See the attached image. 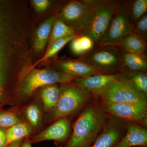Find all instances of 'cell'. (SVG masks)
Returning <instances> with one entry per match:
<instances>
[{
	"label": "cell",
	"mask_w": 147,
	"mask_h": 147,
	"mask_svg": "<svg viewBox=\"0 0 147 147\" xmlns=\"http://www.w3.org/2000/svg\"><path fill=\"white\" fill-rule=\"evenodd\" d=\"M100 108L92 105L76 119L73 132L65 147H90L100 134L107 120Z\"/></svg>",
	"instance_id": "1"
},
{
	"label": "cell",
	"mask_w": 147,
	"mask_h": 147,
	"mask_svg": "<svg viewBox=\"0 0 147 147\" xmlns=\"http://www.w3.org/2000/svg\"><path fill=\"white\" fill-rule=\"evenodd\" d=\"M129 1H118L117 6L109 27L96 46H120L124 38L132 33Z\"/></svg>",
	"instance_id": "2"
},
{
	"label": "cell",
	"mask_w": 147,
	"mask_h": 147,
	"mask_svg": "<svg viewBox=\"0 0 147 147\" xmlns=\"http://www.w3.org/2000/svg\"><path fill=\"white\" fill-rule=\"evenodd\" d=\"M119 46H95L91 52L78 59L94 67L104 74L129 73L123 66Z\"/></svg>",
	"instance_id": "3"
},
{
	"label": "cell",
	"mask_w": 147,
	"mask_h": 147,
	"mask_svg": "<svg viewBox=\"0 0 147 147\" xmlns=\"http://www.w3.org/2000/svg\"><path fill=\"white\" fill-rule=\"evenodd\" d=\"M91 7L93 16L91 22L82 34L91 38L95 45L107 30L117 6L118 1L86 0Z\"/></svg>",
	"instance_id": "4"
},
{
	"label": "cell",
	"mask_w": 147,
	"mask_h": 147,
	"mask_svg": "<svg viewBox=\"0 0 147 147\" xmlns=\"http://www.w3.org/2000/svg\"><path fill=\"white\" fill-rule=\"evenodd\" d=\"M75 79L62 72L34 69L24 78L19 87L18 92L23 97H28L40 87L58 83L69 84Z\"/></svg>",
	"instance_id": "5"
},
{
	"label": "cell",
	"mask_w": 147,
	"mask_h": 147,
	"mask_svg": "<svg viewBox=\"0 0 147 147\" xmlns=\"http://www.w3.org/2000/svg\"><path fill=\"white\" fill-rule=\"evenodd\" d=\"M99 97L103 103H130L147 105L146 96L137 89L130 79L115 82Z\"/></svg>",
	"instance_id": "6"
},
{
	"label": "cell",
	"mask_w": 147,
	"mask_h": 147,
	"mask_svg": "<svg viewBox=\"0 0 147 147\" xmlns=\"http://www.w3.org/2000/svg\"><path fill=\"white\" fill-rule=\"evenodd\" d=\"M92 16L91 7L86 0H83L67 3L62 9L58 18L80 35L88 28Z\"/></svg>",
	"instance_id": "7"
},
{
	"label": "cell",
	"mask_w": 147,
	"mask_h": 147,
	"mask_svg": "<svg viewBox=\"0 0 147 147\" xmlns=\"http://www.w3.org/2000/svg\"><path fill=\"white\" fill-rule=\"evenodd\" d=\"M90 96L75 85L65 88L61 91L57 103L52 111L51 120L56 121L76 113Z\"/></svg>",
	"instance_id": "8"
},
{
	"label": "cell",
	"mask_w": 147,
	"mask_h": 147,
	"mask_svg": "<svg viewBox=\"0 0 147 147\" xmlns=\"http://www.w3.org/2000/svg\"><path fill=\"white\" fill-rule=\"evenodd\" d=\"M132 73L97 74L84 78H75L74 81L76 86L90 96H99L117 81L131 79Z\"/></svg>",
	"instance_id": "9"
},
{
	"label": "cell",
	"mask_w": 147,
	"mask_h": 147,
	"mask_svg": "<svg viewBox=\"0 0 147 147\" xmlns=\"http://www.w3.org/2000/svg\"><path fill=\"white\" fill-rule=\"evenodd\" d=\"M127 124L125 121L113 116L109 118L90 147H114L125 134Z\"/></svg>",
	"instance_id": "10"
},
{
	"label": "cell",
	"mask_w": 147,
	"mask_h": 147,
	"mask_svg": "<svg viewBox=\"0 0 147 147\" xmlns=\"http://www.w3.org/2000/svg\"><path fill=\"white\" fill-rule=\"evenodd\" d=\"M113 117L125 121L138 122L147 118V105L130 103H104Z\"/></svg>",
	"instance_id": "11"
},
{
	"label": "cell",
	"mask_w": 147,
	"mask_h": 147,
	"mask_svg": "<svg viewBox=\"0 0 147 147\" xmlns=\"http://www.w3.org/2000/svg\"><path fill=\"white\" fill-rule=\"evenodd\" d=\"M71 126L67 117L55 121L50 126L37 134L32 139L34 142L53 140L59 142H64L69 136Z\"/></svg>",
	"instance_id": "12"
},
{
	"label": "cell",
	"mask_w": 147,
	"mask_h": 147,
	"mask_svg": "<svg viewBox=\"0 0 147 147\" xmlns=\"http://www.w3.org/2000/svg\"><path fill=\"white\" fill-rule=\"evenodd\" d=\"M147 146V130L135 122H129L125 134L114 147Z\"/></svg>",
	"instance_id": "13"
},
{
	"label": "cell",
	"mask_w": 147,
	"mask_h": 147,
	"mask_svg": "<svg viewBox=\"0 0 147 147\" xmlns=\"http://www.w3.org/2000/svg\"><path fill=\"white\" fill-rule=\"evenodd\" d=\"M58 67L62 73L74 78L104 74L94 67L79 59L60 63Z\"/></svg>",
	"instance_id": "14"
},
{
	"label": "cell",
	"mask_w": 147,
	"mask_h": 147,
	"mask_svg": "<svg viewBox=\"0 0 147 147\" xmlns=\"http://www.w3.org/2000/svg\"><path fill=\"white\" fill-rule=\"evenodd\" d=\"M120 58L123 66L129 72H146V54L131 53L121 48Z\"/></svg>",
	"instance_id": "15"
},
{
	"label": "cell",
	"mask_w": 147,
	"mask_h": 147,
	"mask_svg": "<svg viewBox=\"0 0 147 147\" xmlns=\"http://www.w3.org/2000/svg\"><path fill=\"white\" fill-rule=\"evenodd\" d=\"M56 18L55 16L49 17L37 29L33 42L34 48L36 53H40L45 49L49 41L52 27Z\"/></svg>",
	"instance_id": "16"
},
{
	"label": "cell",
	"mask_w": 147,
	"mask_h": 147,
	"mask_svg": "<svg viewBox=\"0 0 147 147\" xmlns=\"http://www.w3.org/2000/svg\"><path fill=\"white\" fill-rule=\"evenodd\" d=\"M60 94L61 91L57 84H52L42 87L40 91V96L45 112L52 111L55 108Z\"/></svg>",
	"instance_id": "17"
},
{
	"label": "cell",
	"mask_w": 147,
	"mask_h": 147,
	"mask_svg": "<svg viewBox=\"0 0 147 147\" xmlns=\"http://www.w3.org/2000/svg\"><path fill=\"white\" fill-rule=\"evenodd\" d=\"M120 47L131 53L146 54L147 41L133 33L124 38Z\"/></svg>",
	"instance_id": "18"
},
{
	"label": "cell",
	"mask_w": 147,
	"mask_h": 147,
	"mask_svg": "<svg viewBox=\"0 0 147 147\" xmlns=\"http://www.w3.org/2000/svg\"><path fill=\"white\" fill-rule=\"evenodd\" d=\"M79 34L71 27L56 17L53 23L49 40L48 48L57 40L69 36L79 35Z\"/></svg>",
	"instance_id": "19"
},
{
	"label": "cell",
	"mask_w": 147,
	"mask_h": 147,
	"mask_svg": "<svg viewBox=\"0 0 147 147\" xmlns=\"http://www.w3.org/2000/svg\"><path fill=\"white\" fill-rule=\"evenodd\" d=\"M71 41V49L72 53L81 57L90 53L95 46L92 38L85 35H79Z\"/></svg>",
	"instance_id": "20"
},
{
	"label": "cell",
	"mask_w": 147,
	"mask_h": 147,
	"mask_svg": "<svg viewBox=\"0 0 147 147\" xmlns=\"http://www.w3.org/2000/svg\"><path fill=\"white\" fill-rule=\"evenodd\" d=\"M32 131L31 127L28 124L24 122L17 124L8 128L6 132L5 147L15 141L24 139V137L30 135Z\"/></svg>",
	"instance_id": "21"
},
{
	"label": "cell",
	"mask_w": 147,
	"mask_h": 147,
	"mask_svg": "<svg viewBox=\"0 0 147 147\" xmlns=\"http://www.w3.org/2000/svg\"><path fill=\"white\" fill-rule=\"evenodd\" d=\"M78 36H69L57 40L47 48V52L45 53V55L40 60L38 61L36 63H35L33 66H35L40 63L44 61L49 58L55 56L59 52L61 49H62L65 46L66 44L72 40L74 38Z\"/></svg>",
	"instance_id": "22"
},
{
	"label": "cell",
	"mask_w": 147,
	"mask_h": 147,
	"mask_svg": "<svg viewBox=\"0 0 147 147\" xmlns=\"http://www.w3.org/2000/svg\"><path fill=\"white\" fill-rule=\"evenodd\" d=\"M129 4L131 19L134 24L146 13L147 0L129 1Z\"/></svg>",
	"instance_id": "23"
},
{
	"label": "cell",
	"mask_w": 147,
	"mask_h": 147,
	"mask_svg": "<svg viewBox=\"0 0 147 147\" xmlns=\"http://www.w3.org/2000/svg\"><path fill=\"white\" fill-rule=\"evenodd\" d=\"M25 115L32 126H39L42 121V113L38 106L36 104L29 105L25 110Z\"/></svg>",
	"instance_id": "24"
},
{
	"label": "cell",
	"mask_w": 147,
	"mask_h": 147,
	"mask_svg": "<svg viewBox=\"0 0 147 147\" xmlns=\"http://www.w3.org/2000/svg\"><path fill=\"white\" fill-rule=\"evenodd\" d=\"M23 122L20 117L11 112H0V127L10 128L17 124Z\"/></svg>",
	"instance_id": "25"
},
{
	"label": "cell",
	"mask_w": 147,
	"mask_h": 147,
	"mask_svg": "<svg viewBox=\"0 0 147 147\" xmlns=\"http://www.w3.org/2000/svg\"><path fill=\"white\" fill-rule=\"evenodd\" d=\"M131 80L137 89L147 96V76L146 72H134Z\"/></svg>",
	"instance_id": "26"
},
{
	"label": "cell",
	"mask_w": 147,
	"mask_h": 147,
	"mask_svg": "<svg viewBox=\"0 0 147 147\" xmlns=\"http://www.w3.org/2000/svg\"><path fill=\"white\" fill-rule=\"evenodd\" d=\"M133 33L141 37L147 41V13L142 16L134 24Z\"/></svg>",
	"instance_id": "27"
},
{
	"label": "cell",
	"mask_w": 147,
	"mask_h": 147,
	"mask_svg": "<svg viewBox=\"0 0 147 147\" xmlns=\"http://www.w3.org/2000/svg\"><path fill=\"white\" fill-rule=\"evenodd\" d=\"M32 3L35 9L38 13L45 11L51 4V1L49 0H33Z\"/></svg>",
	"instance_id": "28"
},
{
	"label": "cell",
	"mask_w": 147,
	"mask_h": 147,
	"mask_svg": "<svg viewBox=\"0 0 147 147\" xmlns=\"http://www.w3.org/2000/svg\"><path fill=\"white\" fill-rule=\"evenodd\" d=\"M6 143V133L0 129V147H5Z\"/></svg>",
	"instance_id": "29"
},
{
	"label": "cell",
	"mask_w": 147,
	"mask_h": 147,
	"mask_svg": "<svg viewBox=\"0 0 147 147\" xmlns=\"http://www.w3.org/2000/svg\"><path fill=\"white\" fill-rule=\"evenodd\" d=\"M24 139H21L17 140L15 142L11 143L5 147H19L22 145L23 143Z\"/></svg>",
	"instance_id": "30"
},
{
	"label": "cell",
	"mask_w": 147,
	"mask_h": 147,
	"mask_svg": "<svg viewBox=\"0 0 147 147\" xmlns=\"http://www.w3.org/2000/svg\"><path fill=\"white\" fill-rule=\"evenodd\" d=\"M19 147H33L32 146L30 142H26L23 143L22 145Z\"/></svg>",
	"instance_id": "31"
},
{
	"label": "cell",
	"mask_w": 147,
	"mask_h": 147,
	"mask_svg": "<svg viewBox=\"0 0 147 147\" xmlns=\"http://www.w3.org/2000/svg\"><path fill=\"white\" fill-rule=\"evenodd\" d=\"M1 60H0V74H1ZM0 91H2L3 88L1 86V79H0Z\"/></svg>",
	"instance_id": "32"
},
{
	"label": "cell",
	"mask_w": 147,
	"mask_h": 147,
	"mask_svg": "<svg viewBox=\"0 0 147 147\" xmlns=\"http://www.w3.org/2000/svg\"><path fill=\"white\" fill-rule=\"evenodd\" d=\"M2 98H3L2 91H0V102H1V101L2 99Z\"/></svg>",
	"instance_id": "33"
},
{
	"label": "cell",
	"mask_w": 147,
	"mask_h": 147,
	"mask_svg": "<svg viewBox=\"0 0 147 147\" xmlns=\"http://www.w3.org/2000/svg\"><path fill=\"white\" fill-rule=\"evenodd\" d=\"M145 147V146H137V147Z\"/></svg>",
	"instance_id": "34"
},
{
	"label": "cell",
	"mask_w": 147,
	"mask_h": 147,
	"mask_svg": "<svg viewBox=\"0 0 147 147\" xmlns=\"http://www.w3.org/2000/svg\"><path fill=\"white\" fill-rule=\"evenodd\" d=\"M0 60H1V53H0Z\"/></svg>",
	"instance_id": "35"
}]
</instances>
